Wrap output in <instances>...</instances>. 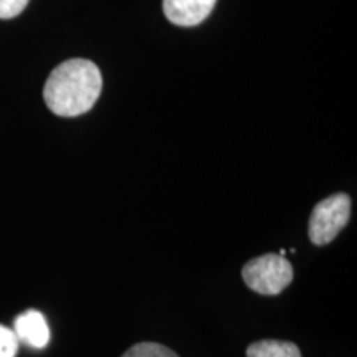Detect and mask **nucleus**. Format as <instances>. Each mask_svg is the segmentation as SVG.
Segmentation results:
<instances>
[{"instance_id": "nucleus-8", "label": "nucleus", "mask_w": 357, "mask_h": 357, "mask_svg": "<svg viewBox=\"0 0 357 357\" xmlns=\"http://www.w3.org/2000/svg\"><path fill=\"white\" fill-rule=\"evenodd\" d=\"M19 342L13 329L0 324V357H15L19 351Z\"/></svg>"}, {"instance_id": "nucleus-7", "label": "nucleus", "mask_w": 357, "mask_h": 357, "mask_svg": "<svg viewBox=\"0 0 357 357\" xmlns=\"http://www.w3.org/2000/svg\"><path fill=\"white\" fill-rule=\"evenodd\" d=\"M121 357H178L169 347L159 342H137L124 352Z\"/></svg>"}, {"instance_id": "nucleus-9", "label": "nucleus", "mask_w": 357, "mask_h": 357, "mask_svg": "<svg viewBox=\"0 0 357 357\" xmlns=\"http://www.w3.org/2000/svg\"><path fill=\"white\" fill-rule=\"evenodd\" d=\"M30 0H0V19L8 20L20 15Z\"/></svg>"}, {"instance_id": "nucleus-4", "label": "nucleus", "mask_w": 357, "mask_h": 357, "mask_svg": "<svg viewBox=\"0 0 357 357\" xmlns=\"http://www.w3.org/2000/svg\"><path fill=\"white\" fill-rule=\"evenodd\" d=\"M215 3L217 0H164L162 8L174 25L194 26L211 15Z\"/></svg>"}, {"instance_id": "nucleus-3", "label": "nucleus", "mask_w": 357, "mask_h": 357, "mask_svg": "<svg viewBox=\"0 0 357 357\" xmlns=\"http://www.w3.org/2000/svg\"><path fill=\"white\" fill-rule=\"evenodd\" d=\"M351 218V197L347 194H334L321 200L312 208L310 217V240L318 247L331 243L341 234Z\"/></svg>"}, {"instance_id": "nucleus-6", "label": "nucleus", "mask_w": 357, "mask_h": 357, "mask_svg": "<svg viewBox=\"0 0 357 357\" xmlns=\"http://www.w3.org/2000/svg\"><path fill=\"white\" fill-rule=\"evenodd\" d=\"M247 357H301V351L294 342L265 339L250 344Z\"/></svg>"}, {"instance_id": "nucleus-2", "label": "nucleus", "mask_w": 357, "mask_h": 357, "mask_svg": "<svg viewBox=\"0 0 357 357\" xmlns=\"http://www.w3.org/2000/svg\"><path fill=\"white\" fill-rule=\"evenodd\" d=\"M242 278L252 291L275 296L291 284L293 266L284 257L266 253L245 263Z\"/></svg>"}, {"instance_id": "nucleus-5", "label": "nucleus", "mask_w": 357, "mask_h": 357, "mask_svg": "<svg viewBox=\"0 0 357 357\" xmlns=\"http://www.w3.org/2000/svg\"><path fill=\"white\" fill-rule=\"evenodd\" d=\"M13 333L19 341L35 349H42L50 341V328H48L47 319L37 310H29L17 316Z\"/></svg>"}, {"instance_id": "nucleus-1", "label": "nucleus", "mask_w": 357, "mask_h": 357, "mask_svg": "<svg viewBox=\"0 0 357 357\" xmlns=\"http://www.w3.org/2000/svg\"><path fill=\"white\" fill-rule=\"evenodd\" d=\"M102 78L89 60L73 58L52 71L43 88V100L53 114L61 118L88 113L101 95Z\"/></svg>"}]
</instances>
